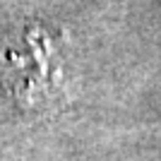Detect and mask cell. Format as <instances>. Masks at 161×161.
<instances>
[{
	"mask_svg": "<svg viewBox=\"0 0 161 161\" xmlns=\"http://www.w3.org/2000/svg\"><path fill=\"white\" fill-rule=\"evenodd\" d=\"M3 63L5 84L24 113H48L65 103L58 46L53 34L41 24H29L22 36V46L5 48Z\"/></svg>",
	"mask_w": 161,
	"mask_h": 161,
	"instance_id": "6da1fadb",
	"label": "cell"
}]
</instances>
